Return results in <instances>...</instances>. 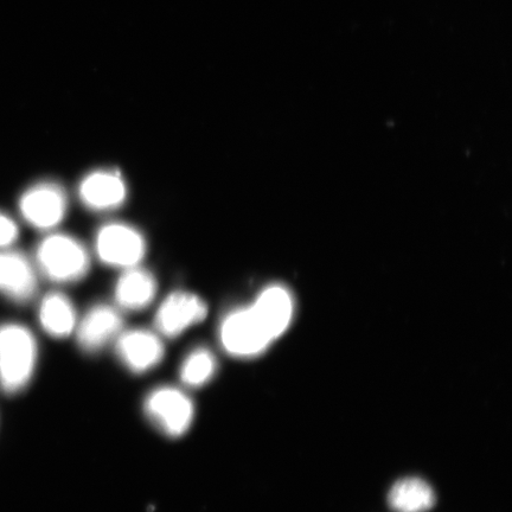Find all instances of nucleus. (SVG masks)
Listing matches in <instances>:
<instances>
[{
    "label": "nucleus",
    "instance_id": "obj_2",
    "mask_svg": "<svg viewBox=\"0 0 512 512\" xmlns=\"http://www.w3.org/2000/svg\"><path fill=\"white\" fill-rule=\"evenodd\" d=\"M41 270L51 280L74 281L83 277L89 267L86 249L67 235H51L37 249Z\"/></svg>",
    "mask_w": 512,
    "mask_h": 512
},
{
    "label": "nucleus",
    "instance_id": "obj_9",
    "mask_svg": "<svg viewBox=\"0 0 512 512\" xmlns=\"http://www.w3.org/2000/svg\"><path fill=\"white\" fill-rule=\"evenodd\" d=\"M126 194L124 179L115 171H95L80 185L82 202L94 210L118 208L124 203Z\"/></svg>",
    "mask_w": 512,
    "mask_h": 512
},
{
    "label": "nucleus",
    "instance_id": "obj_14",
    "mask_svg": "<svg viewBox=\"0 0 512 512\" xmlns=\"http://www.w3.org/2000/svg\"><path fill=\"white\" fill-rule=\"evenodd\" d=\"M388 502L395 512H426L434 507L435 495L425 480L406 478L393 486Z\"/></svg>",
    "mask_w": 512,
    "mask_h": 512
},
{
    "label": "nucleus",
    "instance_id": "obj_6",
    "mask_svg": "<svg viewBox=\"0 0 512 512\" xmlns=\"http://www.w3.org/2000/svg\"><path fill=\"white\" fill-rule=\"evenodd\" d=\"M19 208L25 221L37 229H50L59 224L67 210V197L54 183L36 184L25 191Z\"/></svg>",
    "mask_w": 512,
    "mask_h": 512
},
{
    "label": "nucleus",
    "instance_id": "obj_13",
    "mask_svg": "<svg viewBox=\"0 0 512 512\" xmlns=\"http://www.w3.org/2000/svg\"><path fill=\"white\" fill-rule=\"evenodd\" d=\"M157 284L152 274L139 268H128L115 287V299L126 310H142L156 296Z\"/></svg>",
    "mask_w": 512,
    "mask_h": 512
},
{
    "label": "nucleus",
    "instance_id": "obj_5",
    "mask_svg": "<svg viewBox=\"0 0 512 512\" xmlns=\"http://www.w3.org/2000/svg\"><path fill=\"white\" fill-rule=\"evenodd\" d=\"M145 241L138 230L124 223L102 227L96 238V251L107 265L132 268L144 258Z\"/></svg>",
    "mask_w": 512,
    "mask_h": 512
},
{
    "label": "nucleus",
    "instance_id": "obj_15",
    "mask_svg": "<svg viewBox=\"0 0 512 512\" xmlns=\"http://www.w3.org/2000/svg\"><path fill=\"white\" fill-rule=\"evenodd\" d=\"M40 322L50 336L56 338L69 336L76 326L73 304L61 293H50L41 304Z\"/></svg>",
    "mask_w": 512,
    "mask_h": 512
},
{
    "label": "nucleus",
    "instance_id": "obj_11",
    "mask_svg": "<svg viewBox=\"0 0 512 512\" xmlns=\"http://www.w3.org/2000/svg\"><path fill=\"white\" fill-rule=\"evenodd\" d=\"M251 309L272 341L284 334L293 315L290 294L283 287L278 286L267 288L262 292Z\"/></svg>",
    "mask_w": 512,
    "mask_h": 512
},
{
    "label": "nucleus",
    "instance_id": "obj_1",
    "mask_svg": "<svg viewBox=\"0 0 512 512\" xmlns=\"http://www.w3.org/2000/svg\"><path fill=\"white\" fill-rule=\"evenodd\" d=\"M36 361V339L25 326H0V388L5 393L15 394L28 386Z\"/></svg>",
    "mask_w": 512,
    "mask_h": 512
},
{
    "label": "nucleus",
    "instance_id": "obj_7",
    "mask_svg": "<svg viewBox=\"0 0 512 512\" xmlns=\"http://www.w3.org/2000/svg\"><path fill=\"white\" fill-rule=\"evenodd\" d=\"M208 315V307L203 300L189 292H175L160 305L156 316V326L160 334L177 337L192 325L201 323Z\"/></svg>",
    "mask_w": 512,
    "mask_h": 512
},
{
    "label": "nucleus",
    "instance_id": "obj_4",
    "mask_svg": "<svg viewBox=\"0 0 512 512\" xmlns=\"http://www.w3.org/2000/svg\"><path fill=\"white\" fill-rule=\"evenodd\" d=\"M220 338L223 349L238 358L259 356L273 342L251 307L229 313L222 322Z\"/></svg>",
    "mask_w": 512,
    "mask_h": 512
},
{
    "label": "nucleus",
    "instance_id": "obj_17",
    "mask_svg": "<svg viewBox=\"0 0 512 512\" xmlns=\"http://www.w3.org/2000/svg\"><path fill=\"white\" fill-rule=\"evenodd\" d=\"M17 239V224L8 215L0 213V249L11 246Z\"/></svg>",
    "mask_w": 512,
    "mask_h": 512
},
{
    "label": "nucleus",
    "instance_id": "obj_3",
    "mask_svg": "<svg viewBox=\"0 0 512 512\" xmlns=\"http://www.w3.org/2000/svg\"><path fill=\"white\" fill-rule=\"evenodd\" d=\"M145 413L168 437H182L194 420L195 407L189 396L174 387H160L147 396Z\"/></svg>",
    "mask_w": 512,
    "mask_h": 512
},
{
    "label": "nucleus",
    "instance_id": "obj_8",
    "mask_svg": "<svg viewBox=\"0 0 512 512\" xmlns=\"http://www.w3.org/2000/svg\"><path fill=\"white\" fill-rule=\"evenodd\" d=\"M117 352L120 360L133 373H145L163 360L164 345L153 332L132 330L118 337Z\"/></svg>",
    "mask_w": 512,
    "mask_h": 512
},
{
    "label": "nucleus",
    "instance_id": "obj_16",
    "mask_svg": "<svg viewBox=\"0 0 512 512\" xmlns=\"http://www.w3.org/2000/svg\"><path fill=\"white\" fill-rule=\"evenodd\" d=\"M216 358L208 349H196L185 358L181 367V380L190 388H200L216 374Z\"/></svg>",
    "mask_w": 512,
    "mask_h": 512
},
{
    "label": "nucleus",
    "instance_id": "obj_10",
    "mask_svg": "<svg viewBox=\"0 0 512 512\" xmlns=\"http://www.w3.org/2000/svg\"><path fill=\"white\" fill-rule=\"evenodd\" d=\"M123 319L111 306L93 307L79 325L78 341L87 352H96L105 347L119 335Z\"/></svg>",
    "mask_w": 512,
    "mask_h": 512
},
{
    "label": "nucleus",
    "instance_id": "obj_12",
    "mask_svg": "<svg viewBox=\"0 0 512 512\" xmlns=\"http://www.w3.org/2000/svg\"><path fill=\"white\" fill-rule=\"evenodd\" d=\"M36 291L34 268L24 255L0 252V292L16 302H27Z\"/></svg>",
    "mask_w": 512,
    "mask_h": 512
}]
</instances>
